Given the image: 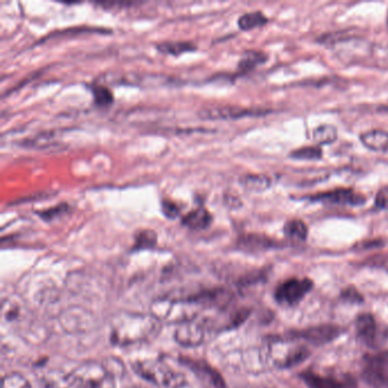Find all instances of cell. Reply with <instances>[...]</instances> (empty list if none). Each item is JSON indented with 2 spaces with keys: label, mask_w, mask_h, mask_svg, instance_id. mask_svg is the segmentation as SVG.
I'll return each mask as SVG.
<instances>
[{
  "label": "cell",
  "mask_w": 388,
  "mask_h": 388,
  "mask_svg": "<svg viewBox=\"0 0 388 388\" xmlns=\"http://www.w3.org/2000/svg\"><path fill=\"white\" fill-rule=\"evenodd\" d=\"M162 322L153 314L119 313L112 319L111 341L119 346H130L151 341L161 330Z\"/></svg>",
  "instance_id": "6da1fadb"
},
{
  "label": "cell",
  "mask_w": 388,
  "mask_h": 388,
  "mask_svg": "<svg viewBox=\"0 0 388 388\" xmlns=\"http://www.w3.org/2000/svg\"><path fill=\"white\" fill-rule=\"evenodd\" d=\"M136 371L143 380L155 385L167 388H180L186 385L184 376L173 370L163 360H148L136 365Z\"/></svg>",
  "instance_id": "7a4b0ae2"
},
{
  "label": "cell",
  "mask_w": 388,
  "mask_h": 388,
  "mask_svg": "<svg viewBox=\"0 0 388 388\" xmlns=\"http://www.w3.org/2000/svg\"><path fill=\"white\" fill-rule=\"evenodd\" d=\"M80 388H115L112 371L100 362L87 361L71 372Z\"/></svg>",
  "instance_id": "3957f363"
},
{
  "label": "cell",
  "mask_w": 388,
  "mask_h": 388,
  "mask_svg": "<svg viewBox=\"0 0 388 388\" xmlns=\"http://www.w3.org/2000/svg\"><path fill=\"white\" fill-rule=\"evenodd\" d=\"M199 303L182 301H160L153 307L152 314L160 322H182L196 318Z\"/></svg>",
  "instance_id": "277c9868"
},
{
  "label": "cell",
  "mask_w": 388,
  "mask_h": 388,
  "mask_svg": "<svg viewBox=\"0 0 388 388\" xmlns=\"http://www.w3.org/2000/svg\"><path fill=\"white\" fill-rule=\"evenodd\" d=\"M309 355L307 348L298 345H286L274 341L269 345L266 359L278 368H289L301 363Z\"/></svg>",
  "instance_id": "5b68a950"
},
{
  "label": "cell",
  "mask_w": 388,
  "mask_h": 388,
  "mask_svg": "<svg viewBox=\"0 0 388 388\" xmlns=\"http://www.w3.org/2000/svg\"><path fill=\"white\" fill-rule=\"evenodd\" d=\"M271 113L270 110L263 108H246L240 106H214V107L205 108L199 112V117L205 120H237L246 117H264L266 114Z\"/></svg>",
  "instance_id": "8992f818"
},
{
  "label": "cell",
  "mask_w": 388,
  "mask_h": 388,
  "mask_svg": "<svg viewBox=\"0 0 388 388\" xmlns=\"http://www.w3.org/2000/svg\"><path fill=\"white\" fill-rule=\"evenodd\" d=\"M310 201L326 203V204L343 205V206H362L367 199L361 193H356L352 188H337L324 193L315 194L307 197Z\"/></svg>",
  "instance_id": "52a82bcc"
},
{
  "label": "cell",
  "mask_w": 388,
  "mask_h": 388,
  "mask_svg": "<svg viewBox=\"0 0 388 388\" xmlns=\"http://www.w3.org/2000/svg\"><path fill=\"white\" fill-rule=\"evenodd\" d=\"M363 377L371 385L388 386V352L365 356Z\"/></svg>",
  "instance_id": "ba28073f"
},
{
  "label": "cell",
  "mask_w": 388,
  "mask_h": 388,
  "mask_svg": "<svg viewBox=\"0 0 388 388\" xmlns=\"http://www.w3.org/2000/svg\"><path fill=\"white\" fill-rule=\"evenodd\" d=\"M313 283L310 279H296L292 278L281 283L276 290V300L279 303L294 305L312 289Z\"/></svg>",
  "instance_id": "9c48e42d"
},
{
  "label": "cell",
  "mask_w": 388,
  "mask_h": 388,
  "mask_svg": "<svg viewBox=\"0 0 388 388\" xmlns=\"http://www.w3.org/2000/svg\"><path fill=\"white\" fill-rule=\"evenodd\" d=\"M205 331L206 330L204 322L197 318L192 319L178 324L175 329V339L182 346H197L204 341L206 334Z\"/></svg>",
  "instance_id": "30bf717a"
},
{
  "label": "cell",
  "mask_w": 388,
  "mask_h": 388,
  "mask_svg": "<svg viewBox=\"0 0 388 388\" xmlns=\"http://www.w3.org/2000/svg\"><path fill=\"white\" fill-rule=\"evenodd\" d=\"M304 382L311 388H356L355 382L350 377L335 378V377L320 376L313 372L302 374Z\"/></svg>",
  "instance_id": "8fae6325"
},
{
  "label": "cell",
  "mask_w": 388,
  "mask_h": 388,
  "mask_svg": "<svg viewBox=\"0 0 388 388\" xmlns=\"http://www.w3.org/2000/svg\"><path fill=\"white\" fill-rule=\"evenodd\" d=\"M339 328L335 326H319V327L309 328V329L302 330L294 334L295 337L298 339H305V341L315 343V344H322L333 341L339 335Z\"/></svg>",
  "instance_id": "7c38bea8"
},
{
  "label": "cell",
  "mask_w": 388,
  "mask_h": 388,
  "mask_svg": "<svg viewBox=\"0 0 388 388\" xmlns=\"http://www.w3.org/2000/svg\"><path fill=\"white\" fill-rule=\"evenodd\" d=\"M212 222H213V216L204 206H199L195 210L189 211L181 219V225L192 230H204L212 225Z\"/></svg>",
  "instance_id": "4fadbf2b"
},
{
  "label": "cell",
  "mask_w": 388,
  "mask_h": 388,
  "mask_svg": "<svg viewBox=\"0 0 388 388\" xmlns=\"http://www.w3.org/2000/svg\"><path fill=\"white\" fill-rule=\"evenodd\" d=\"M360 141L365 148L388 156V132L380 129L360 134Z\"/></svg>",
  "instance_id": "5bb4252c"
},
{
  "label": "cell",
  "mask_w": 388,
  "mask_h": 388,
  "mask_svg": "<svg viewBox=\"0 0 388 388\" xmlns=\"http://www.w3.org/2000/svg\"><path fill=\"white\" fill-rule=\"evenodd\" d=\"M240 247L247 251H266L270 248L278 247V244L276 240H271L266 236L262 235H245L242 236L238 240Z\"/></svg>",
  "instance_id": "9a60e30c"
},
{
  "label": "cell",
  "mask_w": 388,
  "mask_h": 388,
  "mask_svg": "<svg viewBox=\"0 0 388 388\" xmlns=\"http://www.w3.org/2000/svg\"><path fill=\"white\" fill-rule=\"evenodd\" d=\"M356 333L359 335L361 341L365 343H372L375 341L377 333V324L374 317L370 314H361L356 319Z\"/></svg>",
  "instance_id": "2e32d148"
},
{
  "label": "cell",
  "mask_w": 388,
  "mask_h": 388,
  "mask_svg": "<svg viewBox=\"0 0 388 388\" xmlns=\"http://www.w3.org/2000/svg\"><path fill=\"white\" fill-rule=\"evenodd\" d=\"M155 46L160 53L165 55L180 56L196 50V45L190 41H162Z\"/></svg>",
  "instance_id": "e0dca14e"
},
{
  "label": "cell",
  "mask_w": 388,
  "mask_h": 388,
  "mask_svg": "<svg viewBox=\"0 0 388 388\" xmlns=\"http://www.w3.org/2000/svg\"><path fill=\"white\" fill-rule=\"evenodd\" d=\"M240 184L252 193H262L271 186V179L266 175H245L240 177Z\"/></svg>",
  "instance_id": "ac0fdd59"
},
{
  "label": "cell",
  "mask_w": 388,
  "mask_h": 388,
  "mask_svg": "<svg viewBox=\"0 0 388 388\" xmlns=\"http://www.w3.org/2000/svg\"><path fill=\"white\" fill-rule=\"evenodd\" d=\"M283 234L293 242H305L309 235V229L305 222L300 219H292L283 225Z\"/></svg>",
  "instance_id": "d6986e66"
},
{
  "label": "cell",
  "mask_w": 388,
  "mask_h": 388,
  "mask_svg": "<svg viewBox=\"0 0 388 388\" xmlns=\"http://www.w3.org/2000/svg\"><path fill=\"white\" fill-rule=\"evenodd\" d=\"M268 61V56L257 50H248L238 63V70L240 74H247L249 71L254 70L255 67L263 64Z\"/></svg>",
  "instance_id": "ffe728a7"
},
{
  "label": "cell",
  "mask_w": 388,
  "mask_h": 388,
  "mask_svg": "<svg viewBox=\"0 0 388 388\" xmlns=\"http://www.w3.org/2000/svg\"><path fill=\"white\" fill-rule=\"evenodd\" d=\"M269 22V18L260 11L255 12L245 13L238 18V27L242 31H249V30L257 29V28L263 27Z\"/></svg>",
  "instance_id": "44dd1931"
},
{
  "label": "cell",
  "mask_w": 388,
  "mask_h": 388,
  "mask_svg": "<svg viewBox=\"0 0 388 388\" xmlns=\"http://www.w3.org/2000/svg\"><path fill=\"white\" fill-rule=\"evenodd\" d=\"M44 388H80L72 375L56 371L44 380Z\"/></svg>",
  "instance_id": "7402d4cb"
},
{
  "label": "cell",
  "mask_w": 388,
  "mask_h": 388,
  "mask_svg": "<svg viewBox=\"0 0 388 388\" xmlns=\"http://www.w3.org/2000/svg\"><path fill=\"white\" fill-rule=\"evenodd\" d=\"M337 129L331 124H322L313 130V141L317 146L330 145L337 141Z\"/></svg>",
  "instance_id": "603a6c76"
},
{
  "label": "cell",
  "mask_w": 388,
  "mask_h": 388,
  "mask_svg": "<svg viewBox=\"0 0 388 388\" xmlns=\"http://www.w3.org/2000/svg\"><path fill=\"white\" fill-rule=\"evenodd\" d=\"M91 93L94 96L95 104L100 107H108L114 102V95L110 88L104 85L94 83L90 87Z\"/></svg>",
  "instance_id": "cb8c5ba5"
},
{
  "label": "cell",
  "mask_w": 388,
  "mask_h": 388,
  "mask_svg": "<svg viewBox=\"0 0 388 388\" xmlns=\"http://www.w3.org/2000/svg\"><path fill=\"white\" fill-rule=\"evenodd\" d=\"M324 156V152L320 146H307L301 148L295 149L289 158L295 160H307V161H313V160H322Z\"/></svg>",
  "instance_id": "d4e9b609"
},
{
  "label": "cell",
  "mask_w": 388,
  "mask_h": 388,
  "mask_svg": "<svg viewBox=\"0 0 388 388\" xmlns=\"http://www.w3.org/2000/svg\"><path fill=\"white\" fill-rule=\"evenodd\" d=\"M70 211L71 206L67 203H59V204L46 208V210L38 211V212H35V214H38L44 221L49 222L65 216Z\"/></svg>",
  "instance_id": "484cf974"
},
{
  "label": "cell",
  "mask_w": 388,
  "mask_h": 388,
  "mask_svg": "<svg viewBox=\"0 0 388 388\" xmlns=\"http://www.w3.org/2000/svg\"><path fill=\"white\" fill-rule=\"evenodd\" d=\"M134 248L136 249H145V248H152L156 245L158 242V235L155 231L151 229L146 230L138 231V234L134 237Z\"/></svg>",
  "instance_id": "4316f807"
},
{
  "label": "cell",
  "mask_w": 388,
  "mask_h": 388,
  "mask_svg": "<svg viewBox=\"0 0 388 388\" xmlns=\"http://www.w3.org/2000/svg\"><path fill=\"white\" fill-rule=\"evenodd\" d=\"M3 388H31V386L25 377L18 372H12L4 377Z\"/></svg>",
  "instance_id": "83f0119b"
},
{
  "label": "cell",
  "mask_w": 388,
  "mask_h": 388,
  "mask_svg": "<svg viewBox=\"0 0 388 388\" xmlns=\"http://www.w3.org/2000/svg\"><path fill=\"white\" fill-rule=\"evenodd\" d=\"M111 33V30L100 29V28L95 27H74V29L61 30V31H56V33H52V35H47V39L49 38H59L61 35H64L65 33Z\"/></svg>",
  "instance_id": "f1b7e54d"
},
{
  "label": "cell",
  "mask_w": 388,
  "mask_h": 388,
  "mask_svg": "<svg viewBox=\"0 0 388 388\" xmlns=\"http://www.w3.org/2000/svg\"><path fill=\"white\" fill-rule=\"evenodd\" d=\"M161 208L162 212H163L164 216H167V219H175L180 214V208H179L178 204L173 201H170V199H163L161 201Z\"/></svg>",
  "instance_id": "f546056e"
},
{
  "label": "cell",
  "mask_w": 388,
  "mask_h": 388,
  "mask_svg": "<svg viewBox=\"0 0 388 388\" xmlns=\"http://www.w3.org/2000/svg\"><path fill=\"white\" fill-rule=\"evenodd\" d=\"M375 206L378 210H388V186H384L378 190L375 197Z\"/></svg>",
  "instance_id": "4dcf8cb0"
},
{
  "label": "cell",
  "mask_w": 388,
  "mask_h": 388,
  "mask_svg": "<svg viewBox=\"0 0 388 388\" xmlns=\"http://www.w3.org/2000/svg\"><path fill=\"white\" fill-rule=\"evenodd\" d=\"M341 298L345 301L351 302V303H360L363 300L362 295L354 288H348L344 290L341 294Z\"/></svg>",
  "instance_id": "1f68e13d"
},
{
  "label": "cell",
  "mask_w": 388,
  "mask_h": 388,
  "mask_svg": "<svg viewBox=\"0 0 388 388\" xmlns=\"http://www.w3.org/2000/svg\"><path fill=\"white\" fill-rule=\"evenodd\" d=\"M377 112H388V104L387 105L380 106V107L377 108Z\"/></svg>",
  "instance_id": "d6a6232c"
},
{
  "label": "cell",
  "mask_w": 388,
  "mask_h": 388,
  "mask_svg": "<svg viewBox=\"0 0 388 388\" xmlns=\"http://www.w3.org/2000/svg\"><path fill=\"white\" fill-rule=\"evenodd\" d=\"M180 388H188V387H187V386L184 385V386H182V387H180Z\"/></svg>",
  "instance_id": "836d02e7"
},
{
  "label": "cell",
  "mask_w": 388,
  "mask_h": 388,
  "mask_svg": "<svg viewBox=\"0 0 388 388\" xmlns=\"http://www.w3.org/2000/svg\"><path fill=\"white\" fill-rule=\"evenodd\" d=\"M387 24H388V15H387Z\"/></svg>",
  "instance_id": "e575fe53"
}]
</instances>
